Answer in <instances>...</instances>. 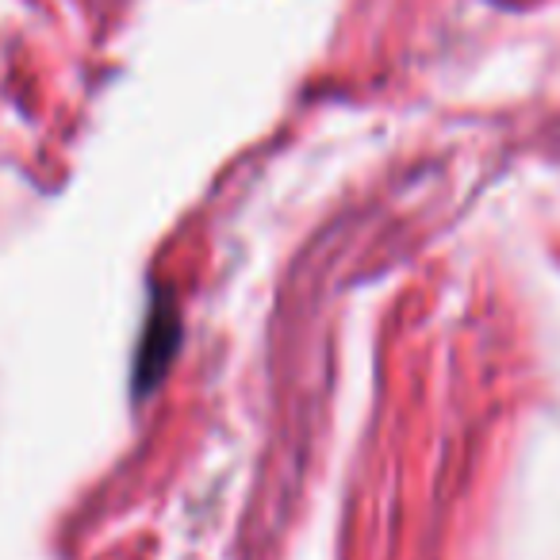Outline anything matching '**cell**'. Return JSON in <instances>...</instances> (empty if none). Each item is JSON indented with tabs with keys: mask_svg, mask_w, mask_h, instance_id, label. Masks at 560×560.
I'll return each mask as SVG.
<instances>
[{
	"mask_svg": "<svg viewBox=\"0 0 560 560\" xmlns=\"http://www.w3.org/2000/svg\"><path fill=\"white\" fill-rule=\"evenodd\" d=\"M177 338H180V323H177V312L173 304H158L154 319L147 327V342H142V353H139V388L147 392L158 376L170 369L173 361V350H177Z\"/></svg>",
	"mask_w": 560,
	"mask_h": 560,
	"instance_id": "cell-1",
	"label": "cell"
}]
</instances>
